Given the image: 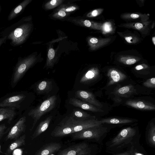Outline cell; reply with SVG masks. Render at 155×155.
Returning a JSON list of instances; mask_svg holds the SVG:
<instances>
[{
    "instance_id": "cell-1",
    "label": "cell",
    "mask_w": 155,
    "mask_h": 155,
    "mask_svg": "<svg viewBox=\"0 0 155 155\" xmlns=\"http://www.w3.org/2000/svg\"><path fill=\"white\" fill-rule=\"evenodd\" d=\"M140 135L135 127H128L121 130L106 143L107 152L112 154L125 151L139 143Z\"/></svg>"
},
{
    "instance_id": "cell-2",
    "label": "cell",
    "mask_w": 155,
    "mask_h": 155,
    "mask_svg": "<svg viewBox=\"0 0 155 155\" xmlns=\"http://www.w3.org/2000/svg\"><path fill=\"white\" fill-rule=\"evenodd\" d=\"M29 19L23 17L8 27L2 32V37H7L11 41L10 44L16 46L23 44L29 35L31 25L28 23Z\"/></svg>"
},
{
    "instance_id": "cell-3",
    "label": "cell",
    "mask_w": 155,
    "mask_h": 155,
    "mask_svg": "<svg viewBox=\"0 0 155 155\" xmlns=\"http://www.w3.org/2000/svg\"><path fill=\"white\" fill-rule=\"evenodd\" d=\"M107 128L102 124L71 134L74 140L94 139L97 142L101 140L107 134Z\"/></svg>"
},
{
    "instance_id": "cell-4",
    "label": "cell",
    "mask_w": 155,
    "mask_h": 155,
    "mask_svg": "<svg viewBox=\"0 0 155 155\" xmlns=\"http://www.w3.org/2000/svg\"><path fill=\"white\" fill-rule=\"evenodd\" d=\"M56 100L55 95L52 96L45 100L39 106L30 111L28 115L34 120L31 130H33L37 122L43 115L54 107Z\"/></svg>"
},
{
    "instance_id": "cell-5",
    "label": "cell",
    "mask_w": 155,
    "mask_h": 155,
    "mask_svg": "<svg viewBox=\"0 0 155 155\" xmlns=\"http://www.w3.org/2000/svg\"><path fill=\"white\" fill-rule=\"evenodd\" d=\"M60 124L69 127L72 131V134L102 124L100 120L95 119L78 120L74 119L71 117H68Z\"/></svg>"
},
{
    "instance_id": "cell-6",
    "label": "cell",
    "mask_w": 155,
    "mask_h": 155,
    "mask_svg": "<svg viewBox=\"0 0 155 155\" xmlns=\"http://www.w3.org/2000/svg\"><path fill=\"white\" fill-rule=\"evenodd\" d=\"M34 61L35 59L33 57L18 58L12 78V81L13 84H16L18 81L33 64Z\"/></svg>"
},
{
    "instance_id": "cell-7",
    "label": "cell",
    "mask_w": 155,
    "mask_h": 155,
    "mask_svg": "<svg viewBox=\"0 0 155 155\" xmlns=\"http://www.w3.org/2000/svg\"><path fill=\"white\" fill-rule=\"evenodd\" d=\"M91 153L89 145L85 143H81L60 151L58 155H89Z\"/></svg>"
},
{
    "instance_id": "cell-8",
    "label": "cell",
    "mask_w": 155,
    "mask_h": 155,
    "mask_svg": "<svg viewBox=\"0 0 155 155\" xmlns=\"http://www.w3.org/2000/svg\"><path fill=\"white\" fill-rule=\"evenodd\" d=\"M26 118L23 117L20 118L9 131L6 137V140L17 138L25 130Z\"/></svg>"
},
{
    "instance_id": "cell-9",
    "label": "cell",
    "mask_w": 155,
    "mask_h": 155,
    "mask_svg": "<svg viewBox=\"0 0 155 155\" xmlns=\"http://www.w3.org/2000/svg\"><path fill=\"white\" fill-rule=\"evenodd\" d=\"M75 94L76 97L84 102L100 108L103 107L101 103L97 101L93 94L90 92L83 90H78L75 92Z\"/></svg>"
},
{
    "instance_id": "cell-10",
    "label": "cell",
    "mask_w": 155,
    "mask_h": 155,
    "mask_svg": "<svg viewBox=\"0 0 155 155\" xmlns=\"http://www.w3.org/2000/svg\"><path fill=\"white\" fill-rule=\"evenodd\" d=\"M61 147V144L51 142L43 145L34 155H51L59 151Z\"/></svg>"
},
{
    "instance_id": "cell-11",
    "label": "cell",
    "mask_w": 155,
    "mask_h": 155,
    "mask_svg": "<svg viewBox=\"0 0 155 155\" xmlns=\"http://www.w3.org/2000/svg\"><path fill=\"white\" fill-rule=\"evenodd\" d=\"M127 105L132 107L142 110H154L155 106L151 103L145 101L129 100L126 102Z\"/></svg>"
},
{
    "instance_id": "cell-12",
    "label": "cell",
    "mask_w": 155,
    "mask_h": 155,
    "mask_svg": "<svg viewBox=\"0 0 155 155\" xmlns=\"http://www.w3.org/2000/svg\"><path fill=\"white\" fill-rule=\"evenodd\" d=\"M69 103L74 106L86 110L94 112H103L104 111L100 108L75 98H70L69 101Z\"/></svg>"
},
{
    "instance_id": "cell-13",
    "label": "cell",
    "mask_w": 155,
    "mask_h": 155,
    "mask_svg": "<svg viewBox=\"0 0 155 155\" xmlns=\"http://www.w3.org/2000/svg\"><path fill=\"white\" fill-rule=\"evenodd\" d=\"M25 97V96L23 94H20L9 97L0 103V107H18Z\"/></svg>"
},
{
    "instance_id": "cell-14",
    "label": "cell",
    "mask_w": 155,
    "mask_h": 155,
    "mask_svg": "<svg viewBox=\"0 0 155 155\" xmlns=\"http://www.w3.org/2000/svg\"><path fill=\"white\" fill-rule=\"evenodd\" d=\"M107 76L109 79L108 83V86L122 81L126 78L125 75L115 70H112L109 71Z\"/></svg>"
},
{
    "instance_id": "cell-15",
    "label": "cell",
    "mask_w": 155,
    "mask_h": 155,
    "mask_svg": "<svg viewBox=\"0 0 155 155\" xmlns=\"http://www.w3.org/2000/svg\"><path fill=\"white\" fill-rule=\"evenodd\" d=\"M52 118V116H50L39 123L31 137V140L39 136L47 129Z\"/></svg>"
},
{
    "instance_id": "cell-16",
    "label": "cell",
    "mask_w": 155,
    "mask_h": 155,
    "mask_svg": "<svg viewBox=\"0 0 155 155\" xmlns=\"http://www.w3.org/2000/svg\"><path fill=\"white\" fill-rule=\"evenodd\" d=\"M30 1V0H24L13 8L8 16V20H11L19 15Z\"/></svg>"
},
{
    "instance_id": "cell-17",
    "label": "cell",
    "mask_w": 155,
    "mask_h": 155,
    "mask_svg": "<svg viewBox=\"0 0 155 155\" xmlns=\"http://www.w3.org/2000/svg\"><path fill=\"white\" fill-rule=\"evenodd\" d=\"M97 69L92 68L87 71L81 78L80 82L81 83H85L94 80L99 76Z\"/></svg>"
},
{
    "instance_id": "cell-18",
    "label": "cell",
    "mask_w": 155,
    "mask_h": 155,
    "mask_svg": "<svg viewBox=\"0 0 155 155\" xmlns=\"http://www.w3.org/2000/svg\"><path fill=\"white\" fill-rule=\"evenodd\" d=\"M26 135L24 134L17 139L9 145L5 154L10 155L12 152L16 149L24 145L25 144Z\"/></svg>"
},
{
    "instance_id": "cell-19",
    "label": "cell",
    "mask_w": 155,
    "mask_h": 155,
    "mask_svg": "<svg viewBox=\"0 0 155 155\" xmlns=\"http://www.w3.org/2000/svg\"><path fill=\"white\" fill-rule=\"evenodd\" d=\"M15 114L14 107L4 108L0 113V122L7 119L8 120V122L10 124Z\"/></svg>"
},
{
    "instance_id": "cell-20",
    "label": "cell",
    "mask_w": 155,
    "mask_h": 155,
    "mask_svg": "<svg viewBox=\"0 0 155 155\" xmlns=\"http://www.w3.org/2000/svg\"><path fill=\"white\" fill-rule=\"evenodd\" d=\"M52 82L50 81H43L36 85V90L38 93H48L52 88Z\"/></svg>"
},
{
    "instance_id": "cell-21",
    "label": "cell",
    "mask_w": 155,
    "mask_h": 155,
    "mask_svg": "<svg viewBox=\"0 0 155 155\" xmlns=\"http://www.w3.org/2000/svg\"><path fill=\"white\" fill-rule=\"evenodd\" d=\"M100 121L102 124L106 123L108 124H119L132 123L135 121L136 120L127 118H109L101 119Z\"/></svg>"
},
{
    "instance_id": "cell-22",
    "label": "cell",
    "mask_w": 155,
    "mask_h": 155,
    "mask_svg": "<svg viewBox=\"0 0 155 155\" xmlns=\"http://www.w3.org/2000/svg\"><path fill=\"white\" fill-rule=\"evenodd\" d=\"M146 134L148 143L152 146L155 145V125L153 123L150 124L149 127Z\"/></svg>"
},
{
    "instance_id": "cell-23",
    "label": "cell",
    "mask_w": 155,
    "mask_h": 155,
    "mask_svg": "<svg viewBox=\"0 0 155 155\" xmlns=\"http://www.w3.org/2000/svg\"><path fill=\"white\" fill-rule=\"evenodd\" d=\"M71 117L74 119L78 120H84L91 119H95V117L92 116L86 112L81 110H75L72 112Z\"/></svg>"
},
{
    "instance_id": "cell-24",
    "label": "cell",
    "mask_w": 155,
    "mask_h": 155,
    "mask_svg": "<svg viewBox=\"0 0 155 155\" xmlns=\"http://www.w3.org/2000/svg\"><path fill=\"white\" fill-rule=\"evenodd\" d=\"M135 91L133 86L129 85L121 87L116 91V94L122 97H126L133 94Z\"/></svg>"
},
{
    "instance_id": "cell-25",
    "label": "cell",
    "mask_w": 155,
    "mask_h": 155,
    "mask_svg": "<svg viewBox=\"0 0 155 155\" xmlns=\"http://www.w3.org/2000/svg\"><path fill=\"white\" fill-rule=\"evenodd\" d=\"M143 85L147 87L155 88V78H152L147 80L143 84Z\"/></svg>"
},
{
    "instance_id": "cell-26",
    "label": "cell",
    "mask_w": 155,
    "mask_h": 155,
    "mask_svg": "<svg viewBox=\"0 0 155 155\" xmlns=\"http://www.w3.org/2000/svg\"><path fill=\"white\" fill-rule=\"evenodd\" d=\"M139 144L133 146L132 147V152L131 155H145L142 151V150H138Z\"/></svg>"
},
{
    "instance_id": "cell-27",
    "label": "cell",
    "mask_w": 155,
    "mask_h": 155,
    "mask_svg": "<svg viewBox=\"0 0 155 155\" xmlns=\"http://www.w3.org/2000/svg\"><path fill=\"white\" fill-rule=\"evenodd\" d=\"M61 1L59 0H52L50 1L48 5H50V8H53L60 4L61 3L60 2Z\"/></svg>"
},
{
    "instance_id": "cell-28",
    "label": "cell",
    "mask_w": 155,
    "mask_h": 155,
    "mask_svg": "<svg viewBox=\"0 0 155 155\" xmlns=\"http://www.w3.org/2000/svg\"><path fill=\"white\" fill-rule=\"evenodd\" d=\"M48 57L50 60H52L54 58L55 56V51L53 48L50 49L48 53Z\"/></svg>"
},
{
    "instance_id": "cell-29",
    "label": "cell",
    "mask_w": 155,
    "mask_h": 155,
    "mask_svg": "<svg viewBox=\"0 0 155 155\" xmlns=\"http://www.w3.org/2000/svg\"><path fill=\"white\" fill-rule=\"evenodd\" d=\"M7 127L4 124L0 125V139L5 133Z\"/></svg>"
},
{
    "instance_id": "cell-30",
    "label": "cell",
    "mask_w": 155,
    "mask_h": 155,
    "mask_svg": "<svg viewBox=\"0 0 155 155\" xmlns=\"http://www.w3.org/2000/svg\"><path fill=\"white\" fill-rule=\"evenodd\" d=\"M132 147L129 150L113 154V155H131L132 152Z\"/></svg>"
},
{
    "instance_id": "cell-31",
    "label": "cell",
    "mask_w": 155,
    "mask_h": 155,
    "mask_svg": "<svg viewBox=\"0 0 155 155\" xmlns=\"http://www.w3.org/2000/svg\"><path fill=\"white\" fill-rule=\"evenodd\" d=\"M104 28L106 32H109L111 30V26L108 23H106L104 25Z\"/></svg>"
},
{
    "instance_id": "cell-32",
    "label": "cell",
    "mask_w": 155,
    "mask_h": 155,
    "mask_svg": "<svg viewBox=\"0 0 155 155\" xmlns=\"http://www.w3.org/2000/svg\"><path fill=\"white\" fill-rule=\"evenodd\" d=\"M136 61V60L135 59H129L126 61V63L127 64L130 65L135 63Z\"/></svg>"
},
{
    "instance_id": "cell-33",
    "label": "cell",
    "mask_w": 155,
    "mask_h": 155,
    "mask_svg": "<svg viewBox=\"0 0 155 155\" xmlns=\"http://www.w3.org/2000/svg\"><path fill=\"white\" fill-rule=\"evenodd\" d=\"M6 40L7 37L6 36L0 38V47L6 42Z\"/></svg>"
},
{
    "instance_id": "cell-34",
    "label": "cell",
    "mask_w": 155,
    "mask_h": 155,
    "mask_svg": "<svg viewBox=\"0 0 155 155\" xmlns=\"http://www.w3.org/2000/svg\"><path fill=\"white\" fill-rule=\"evenodd\" d=\"M76 9V8L74 6L69 7L65 9V11L68 12L73 11Z\"/></svg>"
},
{
    "instance_id": "cell-35",
    "label": "cell",
    "mask_w": 155,
    "mask_h": 155,
    "mask_svg": "<svg viewBox=\"0 0 155 155\" xmlns=\"http://www.w3.org/2000/svg\"><path fill=\"white\" fill-rule=\"evenodd\" d=\"M135 27L137 29L140 30L143 27V25L139 23H137L135 24Z\"/></svg>"
},
{
    "instance_id": "cell-36",
    "label": "cell",
    "mask_w": 155,
    "mask_h": 155,
    "mask_svg": "<svg viewBox=\"0 0 155 155\" xmlns=\"http://www.w3.org/2000/svg\"><path fill=\"white\" fill-rule=\"evenodd\" d=\"M84 24L85 26L87 27H90L91 25V23L90 21L88 20H85L84 21Z\"/></svg>"
},
{
    "instance_id": "cell-37",
    "label": "cell",
    "mask_w": 155,
    "mask_h": 155,
    "mask_svg": "<svg viewBox=\"0 0 155 155\" xmlns=\"http://www.w3.org/2000/svg\"><path fill=\"white\" fill-rule=\"evenodd\" d=\"M58 14L59 15L62 17H65L66 15V13L64 12L62 10L59 11L58 12Z\"/></svg>"
},
{
    "instance_id": "cell-38",
    "label": "cell",
    "mask_w": 155,
    "mask_h": 155,
    "mask_svg": "<svg viewBox=\"0 0 155 155\" xmlns=\"http://www.w3.org/2000/svg\"><path fill=\"white\" fill-rule=\"evenodd\" d=\"M98 41V40L97 39L93 38H91L90 39V42L93 44H96L97 43Z\"/></svg>"
},
{
    "instance_id": "cell-39",
    "label": "cell",
    "mask_w": 155,
    "mask_h": 155,
    "mask_svg": "<svg viewBox=\"0 0 155 155\" xmlns=\"http://www.w3.org/2000/svg\"><path fill=\"white\" fill-rule=\"evenodd\" d=\"M125 40L127 41L129 43H131L132 42V38L131 36H129V37H126L125 38Z\"/></svg>"
},
{
    "instance_id": "cell-40",
    "label": "cell",
    "mask_w": 155,
    "mask_h": 155,
    "mask_svg": "<svg viewBox=\"0 0 155 155\" xmlns=\"http://www.w3.org/2000/svg\"><path fill=\"white\" fill-rule=\"evenodd\" d=\"M135 68L137 70H140L143 69L144 67L142 65H139L137 66Z\"/></svg>"
},
{
    "instance_id": "cell-41",
    "label": "cell",
    "mask_w": 155,
    "mask_h": 155,
    "mask_svg": "<svg viewBox=\"0 0 155 155\" xmlns=\"http://www.w3.org/2000/svg\"><path fill=\"white\" fill-rule=\"evenodd\" d=\"M139 15L134 14H132L130 15V17L133 18H137L139 17Z\"/></svg>"
},
{
    "instance_id": "cell-42",
    "label": "cell",
    "mask_w": 155,
    "mask_h": 155,
    "mask_svg": "<svg viewBox=\"0 0 155 155\" xmlns=\"http://www.w3.org/2000/svg\"><path fill=\"white\" fill-rule=\"evenodd\" d=\"M98 12L97 10H94L92 11L91 15L93 16H95L97 15Z\"/></svg>"
},
{
    "instance_id": "cell-43",
    "label": "cell",
    "mask_w": 155,
    "mask_h": 155,
    "mask_svg": "<svg viewBox=\"0 0 155 155\" xmlns=\"http://www.w3.org/2000/svg\"><path fill=\"white\" fill-rule=\"evenodd\" d=\"M152 40L154 45H155V37H153L152 38Z\"/></svg>"
},
{
    "instance_id": "cell-44",
    "label": "cell",
    "mask_w": 155,
    "mask_h": 155,
    "mask_svg": "<svg viewBox=\"0 0 155 155\" xmlns=\"http://www.w3.org/2000/svg\"><path fill=\"white\" fill-rule=\"evenodd\" d=\"M4 108H0V113L3 110Z\"/></svg>"
},
{
    "instance_id": "cell-45",
    "label": "cell",
    "mask_w": 155,
    "mask_h": 155,
    "mask_svg": "<svg viewBox=\"0 0 155 155\" xmlns=\"http://www.w3.org/2000/svg\"><path fill=\"white\" fill-rule=\"evenodd\" d=\"M1 9H1V6L0 5V12H1Z\"/></svg>"
},
{
    "instance_id": "cell-46",
    "label": "cell",
    "mask_w": 155,
    "mask_h": 155,
    "mask_svg": "<svg viewBox=\"0 0 155 155\" xmlns=\"http://www.w3.org/2000/svg\"><path fill=\"white\" fill-rule=\"evenodd\" d=\"M0 153H2V152H1V148H0Z\"/></svg>"
}]
</instances>
